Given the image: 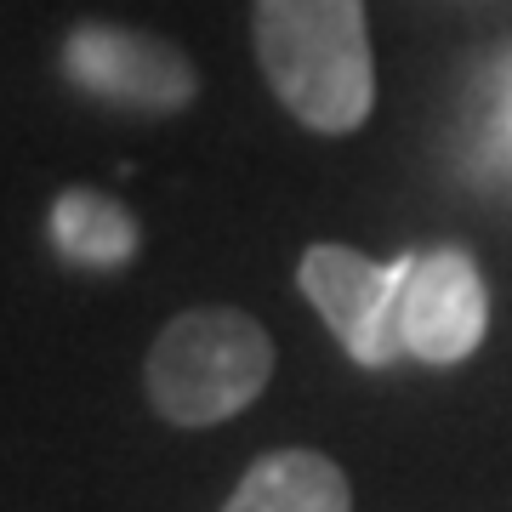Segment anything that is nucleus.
Wrapping results in <instances>:
<instances>
[{
    "instance_id": "nucleus-1",
    "label": "nucleus",
    "mask_w": 512,
    "mask_h": 512,
    "mask_svg": "<svg viewBox=\"0 0 512 512\" xmlns=\"http://www.w3.org/2000/svg\"><path fill=\"white\" fill-rule=\"evenodd\" d=\"M256 57L308 131L348 137L376 109L365 0H256Z\"/></svg>"
},
{
    "instance_id": "nucleus-2",
    "label": "nucleus",
    "mask_w": 512,
    "mask_h": 512,
    "mask_svg": "<svg viewBox=\"0 0 512 512\" xmlns=\"http://www.w3.org/2000/svg\"><path fill=\"white\" fill-rule=\"evenodd\" d=\"M274 376L268 330L234 308H188L160 330L148 353V399L177 427L239 416Z\"/></svg>"
},
{
    "instance_id": "nucleus-3",
    "label": "nucleus",
    "mask_w": 512,
    "mask_h": 512,
    "mask_svg": "<svg viewBox=\"0 0 512 512\" xmlns=\"http://www.w3.org/2000/svg\"><path fill=\"white\" fill-rule=\"evenodd\" d=\"M410 268L416 256H399V262H370V256L348 251V245H313L302 256V291L325 325L348 342V353L359 365H393L404 353L399 336V308H404V285H410Z\"/></svg>"
},
{
    "instance_id": "nucleus-4",
    "label": "nucleus",
    "mask_w": 512,
    "mask_h": 512,
    "mask_svg": "<svg viewBox=\"0 0 512 512\" xmlns=\"http://www.w3.org/2000/svg\"><path fill=\"white\" fill-rule=\"evenodd\" d=\"M490 330V296L478 279V262L467 251L416 256L399 308L404 353L421 365H461Z\"/></svg>"
},
{
    "instance_id": "nucleus-5",
    "label": "nucleus",
    "mask_w": 512,
    "mask_h": 512,
    "mask_svg": "<svg viewBox=\"0 0 512 512\" xmlns=\"http://www.w3.org/2000/svg\"><path fill=\"white\" fill-rule=\"evenodd\" d=\"M63 63L69 74L97 97H114V103H131V109H183L194 97V69L188 57L171 46V40L137 35V29H103V23H86L74 29L69 46H63Z\"/></svg>"
},
{
    "instance_id": "nucleus-6",
    "label": "nucleus",
    "mask_w": 512,
    "mask_h": 512,
    "mask_svg": "<svg viewBox=\"0 0 512 512\" xmlns=\"http://www.w3.org/2000/svg\"><path fill=\"white\" fill-rule=\"evenodd\" d=\"M222 512H353L348 478L319 450H274L239 478Z\"/></svg>"
},
{
    "instance_id": "nucleus-7",
    "label": "nucleus",
    "mask_w": 512,
    "mask_h": 512,
    "mask_svg": "<svg viewBox=\"0 0 512 512\" xmlns=\"http://www.w3.org/2000/svg\"><path fill=\"white\" fill-rule=\"evenodd\" d=\"M52 239H57V251L74 256V262L120 268V262L137 251V222H131L114 200H103V194L74 188V194H63L57 211H52Z\"/></svg>"
},
{
    "instance_id": "nucleus-8",
    "label": "nucleus",
    "mask_w": 512,
    "mask_h": 512,
    "mask_svg": "<svg viewBox=\"0 0 512 512\" xmlns=\"http://www.w3.org/2000/svg\"><path fill=\"white\" fill-rule=\"evenodd\" d=\"M495 131H501V137L512 143V92H507V109H501V126H495Z\"/></svg>"
}]
</instances>
